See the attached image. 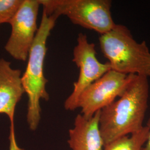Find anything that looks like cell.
I'll use <instances>...</instances> for the list:
<instances>
[{
    "label": "cell",
    "mask_w": 150,
    "mask_h": 150,
    "mask_svg": "<svg viewBox=\"0 0 150 150\" xmlns=\"http://www.w3.org/2000/svg\"><path fill=\"white\" fill-rule=\"evenodd\" d=\"M136 75H125L110 70L93 82L83 91L79 100L78 108L86 118H91L96 112L121 97Z\"/></svg>",
    "instance_id": "6"
},
{
    "label": "cell",
    "mask_w": 150,
    "mask_h": 150,
    "mask_svg": "<svg viewBox=\"0 0 150 150\" xmlns=\"http://www.w3.org/2000/svg\"><path fill=\"white\" fill-rule=\"evenodd\" d=\"M146 126L149 129V135H148V138L147 139V141L144 145L142 150H150V118L148 120L147 122V125Z\"/></svg>",
    "instance_id": "13"
},
{
    "label": "cell",
    "mask_w": 150,
    "mask_h": 150,
    "mask_svg": "<svg viewBox=\"0 0 150 150\" xmlns=\"http://www.w3.org/2000/svg\"><path fill=\"white\" fill-rule=\"evenodd\" d=\"M23 2V0H0V25L11 22Z\"/></svg>",
    "instance_id": "11"
},
{
    "label": "cell",
    "mask_w": 150,
    "mask_h": 150,
    "mask_svg": "<svg viewBox=\"0 0 150 150\" xmlns=\"http://www.w3.org/2000/svg\"><path fill=\"white\" fill-rule=\"evenodd\" d=\"M39 0H23L20 9L10 23V36L5 49L14 59L26 61L38 32Z\"/></svg>",
    "instance_id": "7"
},
{
    "label": "cell",
    "mask_w": 150,
    "mask_h": 150,
    "mask_svg": "<svg viewBox=\"0 0 150 150\" xmlns=\"http://www.w3.org/2000/svg\"><path fill=\"white\" fill-rule=\"evenodd\" d=\"M149 135V129L144 126L139 131L120 137L105 145L103 150H142Z\"/></svg>",
    "instance_id": "10"
},
{
    "label": "cell",
    "mask_w": 150,
    "mask_h": 150,
    "mask_svg": "<svg viewBox=\"0 0 150 150\" xmlns=\"http://www.w3.org/2000/svg\"><path fill=\"white\" fill-rule=\"evenodd\" d=\"M21 71L13 69L11 63L0 59V114H5L14 125L17 104L25 92L22 83Z\"/></svg>",
    "instance_id": "8"
},
{
    "label": "cell",
    "mask_w": 150,
    "mask_h": 150,
    "mask_svg": "<svg viewBox=\"0 0 150 150\" xmlns=\"http://www.w3.org/2000/svg\"><path fill=\"white\" fill-rule=\"evenodd\" d=\"M73 51L72 61L79 69L78 80L74 83V90L64 103L66 110L74 111L82 93L95 81L111 70L108 62H100L96 57L95 45L90 43L86 35L80 33Z\"/></svg>",
    "instance_id": "5"
},
{
    "label": "cell",
    "mask_w": 150,
    "mask_h": 150,
    "mask_svg": "<svg viewBox=\"0 0 150 150\" xmlns=\"http://www.w3.org/2000/svg\"><path fill=\"white\" fill-rule=\"evenodd\" d=\"M58 17L43 11L40 26L27 59L26 69L22 75V83L28 97L27 122L29 129L35 131L41 120L40 100L48 101L46 88L48 80L44 75V62L47 53V40Z\"/></svg>",
    "instance_id": "2"
},
{
    "label": "cell",
    "mask_w": 150,
    "mask_h": 150,
    "mask_svg": "<svg viewBox=\"0 0 150 150\" xmlns=\"http://www.w3.org/2000/svg\"><path fill=\"white\" fill-rule=\"evenodd\" d=\"M149 88L147 77L135 75L120 98L101 110L99 129L104 146L144 127Z\"/></svg>",
    "instance_id": "1"
},
{
    "label": "cell",
    "mask_w": 150,
    "mask_h": 150,
    "mask_svg": "<svg viewBox=\"0 0 150 150\" xmlns=\"http://www.w3.org/2000/svg\"><path fill=\"white\" fill-rule=\"evenodd\" d=\"M43 11L58 18L67 16L74 24L93 30L101 35L115 26L110 0H39Z\"/></svg>",
    "instance_id": "4"
},
{
    "label": "cell",
    "mask_w": 150,
    "mask_h": 150,
    "mask_svg": "<svg viewBox=\"0 0 150 150\" xmlns=\"http://www.w3.org/2000/svg\"><path fill=\"white\" fill-rule=\"evenodd\" d=\"M9 141H10V150H26L19 147L17 144L16 141L15 132V127L13 126H10Z\"/></svg>",
    "instance_id": "12"
},
{
    "label": "cell",
    "mask_w": 150,
    "mask_h": 150,
    "mask_svg": "<svg viewBox=\"0 0 150 150\" xmlns=\"http://www.w3.org/2000/svg\"><path fill=\"white\" fill-rule=\"evenodd\" d=\"M100 111L91 118L81 113L76 116L74 127L69 130L68 143L71 150H103L104 144L99 129Z\"/></svg>",
    "instance_id": "9"
},
{
    "label": "cell",
    "mask_w": 150,
    "mask_h": 150,
    "mask_svg": "<svg viewBox=\"0 0 150 150\" xmlns=\"http://www.w3.org/2000/svg\"><path fill=\"white\" fill-rule=\"evenodd\" d=\"M99 42L111 70L125 75L150 77V50L145 41L137 42L127 27L116 24L100 36Z\"/></svg>",
    "instance_id": "3"
}]
</instances>
